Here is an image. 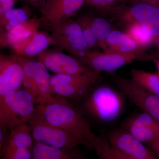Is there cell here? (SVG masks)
Wrapping results in <instances>:
<instances>
[{"instance_id":"1","label":"cell","mask_w":159,"mask_h":159,"mask_svg":"<svg viewBox=\"0 0 159 159\" xmlns=\"http://www.w3.org/2000/svg\"><path fill=\"white\" fill-rule=\"evenodd\" d=\"M35 114L66 131L82 142L83 145L92 148V142L97 135L82 114L64 98L56 96V99L52 102L36 105Z\"/></svg>"},{"instance_id":"2","label":"cell","mask_w":159,"mask_h":159,"mask_svg":"<svg viewBox=\"0 0 159 159\" xmlns=\"http://www.w3.org/2000/svg\"><path fill=\"white\" fill-rule=\"evenodd\" d=\"M123 96L108 85L94 87L82 99V107L86 113L97 122L112 123L119 119L124 110Z\"/></svg>"},{"instance_id":"3","label":"cell","mask_w":159,"mask_h":159,"mask_svg":"<svg viewBox=\"0 0 159 159\" xmlns=\"http://www.w3.org/2000/svg\"><path fill=\"white\" fill-rule=\"evenodd\" d=\"M36 105L30 93L18 89L0 97V125L11 130L28 123L34 116Z\"/></svg>"},{"instance_id":"4","label":"cell","mask_w":159,"mask_h":159,"mask_svg":"<svg viewBox=\"0 0 159 159\" xmlns=\"http://www.w3.org/2000/svg\"><path fill=\"white\" fill-rule=\"evenodd\" d=\"M12 55L22 67L24 89L31 94L35 105H45L55 100L56 96L51 90V76L42 63L15 54Z\"/></svg>"},{"instance_id":"5","label":"cell","mask_w":159,"mask_h":159,"mask_svg":"<svg viewBox=\"0 0 159 159\" xmlns=\"http://www.w3.org/2000/svg\"><path fill=\"white\" fill-rule=\"evenodd\" d=\"M51 44L79 59L90 49L78 22L69 20L50 30Z\"/></svg>"},{"instance_id":"6","label":"cell","mask_w":159,"mask_h":159,"mask_svg":"<svg viewBox=\"0 0 159 159\" xmlns=\"http://www.w3.org/2000/svg\"><path fill=\"white\" fill-rule=\"evenodd\" d=\"M34 142L58 148L73 149L82 143L61 129L34 114L28 123Z\"/></svg>"},{"instance_id":"7","label":"cell","mask_w":159,"mask_h":159,"mask_svg":"<svg viewBox=\"0 0 159 159\" xmlns=\"http://www.w3.org/2000/svg\"><path fill=\"white\" fill-rule=\"evenodd\" d=\"M114 82L131 102L159 121V97L138 85L131 79L116 76L114 77Z\"/></svg>"},{"instance_id":"8","label":"cell","mask_w":159,"mask_h":159,"mask_svg":"<svg viewBox=\"0 0 159 159\" xmlns=\"http://www.w3.org/2000/svg\"><path fill=\"white\" fill-rule=\"evenodd\" d=\"M106 138L112 147L129 158L157 159L152 151L122 128L112 129Z\"/></svg>"},{"instance_id":"9","label":"cell","mask_w":159,"mask_h":159,"mask_svg":"<svg viewBox=\"0 0 159 159\" xmlns=\"http://www.w3.org/2000/svg\"><path fill=\"white\" fill-rule=\"evenodd\" d=\"M85 0H47L41 7V25L49 30L70 20Z\"/></svg>"},{"instance_id":"10","label":"cell","mask_w":159,"mask_h":159,"mask_svg":"<svg viewBox=\"0 0 159 159\" xmlns=\"http://www.w3.org/2000/svg\"><path fill=\"white\" fill-rule=\"evenodd\" d=\"M139 56V54L102 53L89 50L78 60L94 71L113 72L138 59Z\"/></svg>"},{"instance_id":"11","label":"cell","mask_w":159,"mask_h":159,"mask_svg":"<svg viewBox=\"0 0 159 159\" xmlns=\"http://www.w3.org/2000/svg\"><path fill=\"white\" fill-rule=\"evenodd\" d=\"M38 60L56 74H82L95 71L75 57L59 51H44L38 55Z\"/></svg>"},{"instance_id":"12","label":"cell","mask_w":159,"mask_h":159,"mask_svg":"<svg viewBox=\"0 0 159 159\" xmlns=\"http://www.w3.org/2000/svg\"><path fill=\"white\" fill-rule=\"evenodd\" d=\"M122 128L148 145L159 138V122L147 113L136 114L123 122Z\"/></svg>"},{"instance_id":"13","label":"cell","mask_w":159,"mask_h":159,"mask_svg":"<svg viewBox=\"0 0 159 159\" xmlns=\"http://www.w3.org/2000/svg\"><path fill=\"white\" fill-rule=\"evenodd\" d=\"M24 71L13 55L0 56V97L19 89L23 84Z\"/></svg>"},{"instance_id":"14","label":"cell","mask_w":159,"mask_h":159,"mask_svg":"<svg viewBox=\"0 0 159 159\" xmlns=\"http://www.w3.org/2000/svg\"><path fill=\"white\" fill-rule=\"evenodd\" d=\"M41 26L40 18H33L20 23L7 31H1V47L13 45L31 37L38 32Z\"/></svg>"},{"instance_id":"15","label":"cell","mask_w":159,"mask_h":159,"mask_svg":"<svg viewBox=\"0 0 159 159\" xmlns=\"http://www.w3.org/2000/svg\"><path fill=\"white\" fill-rule=\"evenodd\" d=\"M51 44V36L45 32H38L27 39L11 46L15 54L22 57L39 55Z\"/></svg>"},{"instance_id":"16","label":"cell","mask_w":159,"mask_h":159,"mask_svg":"<svg viewBox=\"0 0 159 159\" xmlns=\"http://www.w3.org/2000/svg\"><path fill=\"white\" fill-rule=\"evenodd\" d=\"M102 49L106 53L139 54L141 49L126 33L114 30L106 40Z\"/></svg>"},{"instance_id":"17","label":"cell","mask_w":159,"mask_h":159,"mask_svg":"<svg viewBox=\"0 0 159 159\" xmlns=\"http://www.w3.org/2000/svg\"><path fill=\"white\" fill-rule=\"evenodd\" d=\"M159 17V8L146 3H138L132 6L121 19L126 25L148 22Z\"/></svg>"},{"instance_id":"18","label":"cell","mask_w":159,"mask_h":159,"mask_svg":"<svg viewBox=\"0 0 159 159\" xmlns=\"http://www.w3.org/2000/svg\"><path fill=\"white\" fill-rule=\"evenodd\" d=\"M80 151L78 147L73 149L58 148L34 142L31 159H71Z\"/></svg>"},{"instance_id":"19","label":"cell","mask_w":159,"mask_h":159,"mask_svg":"<svg viewBox=\"0 0 159 159\" xmlns=\"http://www.w3.org/2000/svg\"><path fill=\"white\" fill-rule=\"evenodd\" d=\"M100 73L93 71L82 74H56L51 76L50 86L74 84L95 85L100 79Z\"/></svg>"},{"instance_id":"20","label":"cell","mask_w":159,"mask_h":159,"mask_svg":"<svg viewBox=\"0 0 159 159\" xmlns=\"http://www.w3.org/2000/svg\"><path fill=\"white\" fill-rule=\"evenodd\" d=\"M94 87L92 84H74L51 87V90L57 97L80 100L83 99Z\"/></svg>"},{"instance_id":"21","label":"cell","mask_w":159,"mask_h":159,"mask_svg":"<svg viewBox=\"0 0 159 159\" xmlns=\"http://www.w3.org/2000/svg\"><path fill=\"white\" fill-rule=\"evenodd\" d=\"M131 79L138 85L159 97V75L142 70L133 69Z\"/></svg>"},{"instance_id":"22","label":"cell","mask_w":159,"mask_h":159,"mask_svg":"<svg viewBox=\"0 0 159 159\" xmlns=\"http://www.w3.org/2000/svg\"><path fill=\"white\" fill-rule=\"evenodd\" d=\"M92 148L100 159H131L112 147L103 135L96 136L92 142Z\"/></svg>"},{"instance_id":"23","label":"cell","mask_w":159,"mask_h":159,"mask_svg":"<svg viewBox=\"0 0 159 159\" xmlns=\"http://www.w3.org/2000/svg\"><path fill=\"white\" fill-rule=\"evenodd\" d=\"M29 19L25 9L12 8L0 15L1 31H7L20 23Z\"/></svg>"},{"instance_id":"24","label":"cell","mask_w":159,"mask_h":159,"mask_svg":"<svg viewBox=\"0 0 159 159\" xmlns=\"http://www.w3.org/2000/svg\"><path fill=\"white\" fill-rule=\"evenodd\" d=\"M125 33L141 49L147 48L155 39L149 35L142 25L139 23H133L127 25Z\"/></svg>"},{"instance_id":"25","label":"cell","mask_w":159,"mask_h":159,"mask_svg":"<svg viewBox=\"0 0 159 159\" xmlns=\"http://www.w3.org/2000/svg\"><path fill=\"white\" fill-rule=\"evenodd\" d=\"M91 27L99 46L103 48L106 40L112 31V27L108 21L102 18H91Z\"/></svg>"},{"instance_id":"26","label":"cell","mask_w":159,"mask_h":159,"mask_svg":"<svg viewBox=\"0 0 159 159\" xmlns=\"http://www.w3.org/2000/svg\"><path fill=\"white\" fill-rule=\"evenodd\" d=\"M82 29L86 41L90 48L99 46V43L95 37V34L91 27L90 17L80 18L77 21Z\"/></svg>"},{"instance_id":"27","label":"cell","mask_w":159,"mask_h":159,"mask_svg":"<svg viewBox=\"0 0 159 159\" xmlns=\"http://www.w3.org/2000/svg\"><path fill=\"white\" fill-rule=\"evenodd\" d=\"M141 24L152 37L155 39L159 37V17L148 22Z\"/></svg>"},{"instance_id":"28","label":"cell","mask_w":159,"mask_h":159,"mask_svg":"<svg viewBox=\"0 0 159 159\" xmlns=\"http://www.w3.org/2000/svg\"><path fill=\"white\" fill-rule=\"evenodd\" d=\"M11 130L5 126L0 125V155L2 156L9 141Z\"/></svg>"},{"instance_id":"29","label":"cell","mask_w":159,"mask_h":159,"mask_svg":"<svg viewBox=\"0 0 159 159\" xmlns=\"http://www.w3.org/2000/svg\"><path fill=\"white\" fill-rule=\"evenodd\" d=\"M16 0H0V15L13 8Z\"/></svg>"},{"instance_id":"30","label":"cell","mask_w":159,"mask_h":159,"mask_svg":"<svg viewBox=\"0 0 159 159\" xmlns=\"http://www.w3.org/2000/svg\"><path fill=\"white\" fill-rule=\"evenodd\" d=\"M149 145L155 155L159 157V138Z\"/></svg>"},{"instance_id":"31","label":"cell","mask_w":159,"mask_h":159,"mask_svg":"<svg viewBox=\"0 0 159 159\" xmlns=\"http://www.w3.org/2000/svg\"><path fill=\"white\" fill-rule=\"evenodd\" d=\"M71 159H86L85 157L83 155V154L81 151L79 153L76 155L74 157Z\"/></svg>"},{"instance_id":"32","label":"cell","mask_w":159,"mask_h":159,"mask_svg":"<svg viewBox=\"0 0 159 159\" xmlns=\"http://www.w3.org/2000/svg\"><path fill=\"white\" fill-rule=\"evenodd\" d=\"M102 0H88L89 2L94 6H98Z\"/></svg>"},{"instance_id":"33","label":"cell","mask_w":159,"mask_h":159,"mask_svg":"<svg viewBox=\"0 0 159 159\" xmlns=\"http://www.w3.org/2000/svg\"><path fill=\"white\" fill-rule=\"evenodd\" d=\"M105 1H106L107 5H111L114 2L115 0H105Z\"/></svg>"},{"instance_id":"34","label":"cell","mask_w":159,"mask_h":159,"mask_svg":"<svg viewBox=\"0 0 159 159\" xmlns=\"http://www.w3.org/2000/svg\"><path fill=\"white\" fill-rule=\"evenodd\" d=\"M157 67V68L158 71V75H159V60L157 61L156 62Z\"/></svg>"},{"instance_id":"35","label":"cell","mask_w":159,"mask_h":159,"mask_svg":"<svg viewBox=\"0 0 159 159\" xmlns=\"http://www.w3.org/2000/svg\"><path fill=\"white\" fill-rule=\"evenodd\" d=\"M30 1H31V2L35 3L39 2V1H41V0H30Z\"/></svg>"},{"instance_id":"36","label":"cell","mask_w":159,"mask_h":159,"mask_svg":"<svg viewBox=\"0 0 159 159\" xmlns=\"http://www.w3.org/2000/svg\"><path fill=\"white\" fill-rule=\"evenodd\" d=\"M142 1H145V2H154V1H157V0H142Z\"/></svg>"},{"instance_id":"37","label":"cell","mask_w":159,"mask_h":159,"mask_svg":"<svg viewBox=\"0 0 159 159\" xmlns=\"http://www.w3.org/2000/svg\"><path fill=\"white\" fill-rule=\"evenodd\" d=\"M158 43H159V40H158Z\"/></svg>"}]
</instances>
